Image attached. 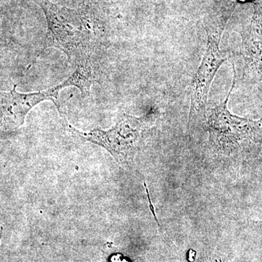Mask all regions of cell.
Segmentation results:
<instances>
[{
	"mask_svg": "<svg viewBox=\"0 0 262 262\" xmlns=\"http://www.w3.org/2000/svg\"><path fill=\"white\" fill-rule=\"evenodd\" d=\"M238 51L230 54L236 83L257 84L262 81V4H254L251 24L241 33Z\"/></svg>",
	"mask_w": 262,
	"mask_h": 262,
	"instance_id": "5",
	"label": "cell"
},
{
	"mask_svg": "<svg viewBox=\"0 0 262 262\" xmlns=\"http://www.w3.org/2000/svg\"><path fill=\"white\" fill-rule=\"evenodd\" d=\"M60 91L55 86L40 92L20 94L14 85L12 91L0 92V128L10 130L21 127L29 112L39 103L51 101L56 104Z\"/></svg>",
	"mask_w": 262,
	"mask_h": 262,
	"instance_id": "6",
	"label": "cell"
},
{
	"mask_svg": "<svg viewBox=\"0 0 262 262\" xmlns=\"http://www.w3.org/2000/svg\"><path fill=\"white\" fill-rule=\"evenodd\" d=\"M97 53L98 51H94L77 56L73 61L75 72L67 80L57 84V88L61 91L73 86L80 90L82 97H89L91 86L101 82V70Z\"/></svg>",
	"mask_w": 262,
	"mask_h": 262,
	"instance_id": "7",
	"label": "cell"
},
{
	"mask_svg": "<svg viewBox=\"0 0 262 262\" xmlns=\"http://www.w3.org/2000/svg\"><path fill=\"white\" fill-rule=\"evenodd\" d=\"M48 24L46 47L60 50L73 62L77 56L98 49L91 29L77 10L54 4L49 0H36Z\"/></svg>",
	"mask_w": 262,
	"mask_h": 262,
	"instance_id": "3",
	"label": "cell"
},
{
	"mask_svg": "<svg viewBox=\"0 0 262 262\" xmlns=\"http://www.w3.org/2000/svg\"><path fill=\"white\" fill-rule=\"evenodd\" d=\"M3 228L1 227V230H0V243H1L2 235H3Z\"/></svg>",
	"mask_w": 262,
	"mask_h": 262,
	"instance_id": "9",
	"label": "cell"
},
{
	"mask_svg": "<svg viewBox=\"0 0 262 262\" xmlns=\"http://www.w3.org/2000/svg\"><path fill=\"white\" fill-rule=\"evenodd\" d=\"M239 1L245 2V1H247V0H239Z\"/></svg>",
	"mask_w": 262,
	"mask_h": 262,
	"instance_id": "10",
	"label": "cell"
},
{
	"mask_svg": "<svg viewBox=\"0 0 262 262\" xmlns=\"http://www.w3.org/2000/svg\"><path fill=\"white\" fill-rule=\"evenodd\" d=\"M231 13L232 12L228 10H222L207 20L208 42L206 53L191 83L188 129L207 122V102L212 82L221 66L230 57L229 52L220 50V45Z\"/></svg>",
	"mask_w": 262,
	"mask_h": 262,
	"instance_id": "2",
	"label": "cell"
},
{
	"mask_svg": "<svg viewBox=\"0 0 262 262\" xmlns=\"http://www.w3.org/2000/svg\"><path fill=\"white\" fill-rule=\"evenodd\" d=\"M154 112H149L141 117L124 115L121 120L108 130L94 129L83 133L71 125L69 127L73 134L107 150L115 161L125 165L134 158L144 131L154 123Z\"/></svg>",
	"mask_w": 262,
	"mask_h": 262,
	"instance_id": "4",
	"label": "cell"
},
{
	"mask_svg": "<svg viewBox=\"0 0 262 262\" xmlns=\"http://www.w3.org/2000/svg\"><path fill=\"white\" fill-rule=\"evenodd\" d=\"M236 81L225 101L206 113L210 144L216 154L236 162L258 158L262 150V118L251 120L229 112L228 101Z\"/></svg>",
	"mask_w": 262,
	"mask_h": 262,
	"instance_id": "1",
	"label": "cell"
},
{
	"mask_svg": "<svg viewBox=\"0 0 262 262\" xmlns=\"http://www.w3.org/2000/svg\"><path fill=\"white\" fill-rule=\"evenodd\" d=\"M144 187H145L146 195H147L148 202H149L150 211H151V213H152L153 217H154V219L155 221H156L157 223H158V225H160L159 221H158V218H157L156 213H155L154 206H153L152 203H151V198H150L149 189H148L147 185H146V182H144Z\"/></svg>",
	"mask_w": 262,
	"mask_h": 262,
	"instance_id": "8",
	"label": "cell"
},
{
	"mask_svg": "<svg viewBox=\"0 0 262 262\" xmlns=\"http://www.w3.org/2000/svg\"><path fill=\"white\" fill-rule=\"evenodd\" d=\"M261 161H262V159H261ZM258 223L261 224V225H262V222H258Z\"/></svg>",
	"mask_w": 262,
	"mask_h": 262,
	"instance_id": "11",
	"label": "cell"
}]
</instances>
